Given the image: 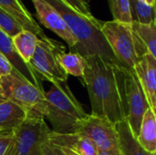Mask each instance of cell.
I'll return each instance as SVG.
<instances>
[{
    "label": "cell",
    "mask_w": 156,
    "mask_h": 155,
    "mask_svg": "<svg viewBox=\"0 0 156 155\" xmlns=\"http://www.w3.org/2000/svg\"><path fill=\"white\" fill-rule=\"evenodd\" d=\"M82 79L86 85L92 115L105 118L112 123L125 120L115 72L117 63L99 56L85 58Z\"/></svg>",
    "instance_id": "cell-1"
},
{
    "label": "cell",
    "mask_w": 156,
    "mask_h": 155,
    "mask_svg": "<svg viewBox=\"0 0 156 155\" xmlns=\"http://www.w3.org/2000/svg\"><path fill=\"white\" fill-rule=\"evenodd\" d=\"M45 1L58 12L77 40L75 48L70 52L79 53L84 58L99 56L108 61L117 63L101 32V21L95 17L88 18L79 14L62 0Z\"/></svg>",
    "instance_id": "cell-2"
},
{
    "label": "cell",
    "mask_w": 156,
    "mask_h": 155,
    "mask_svg": "<svg viewBox=\"0 0 156 155\" xmlns=\"http://www.w3.org/2000/svg\"><path fill=\"white\" fill-rule=\"evenodd\" d=\"M46 104L43 116L58 133L77 132L81 122L88 113L72 93L66 82L52 84L44 92Z\"/></svg>",
    "instance_id": "cell-3"
},
{
    "label": "cell",
    "mask_w": 156,
    "mask_h": 155,
    "mask_svg": "<svg viewBox=\"0 0 156 155\" xmlns=\"http://www.w3.org/2000/svg\"><path fill=\"white\" fill-rule=\"evenodd\" d=\"M115 72L124 118L131 132L134 137H137L144 114L150 106L133 69L116 64Z\"/></svg>",
    "instance_id": "cell-4"
},
{
    "label": "cell",
    "mask_w": 156,
    "mask_h": 155,
    "mask_svg": "<svg viewBox=\"0 0 156 155\" xmlns=\"http://www.w3.org/2000/svg\"><path fill=\"white\" fill-rule=\"evenodd\" d=\"M101 32L117 63L123 68L133 69L137 61L144 55L149 54L137 40L132 24L114 20L102 22Z\"/></svg>",
    "instance_id": "cell-5"
},
{
    "label": "cell",
    "mask_w": 156,
    "mask_h": 155,
    "mask_svg": "<svg viewBox=\"0 0 156 155\" xmlns=\"http://www.w3.org/2000/svg\"><path fill=\"white\" fill-rule=\"evenodd\" d=\"M43 89H39L13 69L12 72L0 78V93L6 100L29 112L44 113L46 100Z\"/></svg>",
    "instance_id": "cell-6"
},
{
    "label": "cell",
    "mask_w": 156,
    "mask_h": 155,
    "mask_svg": "<svg viewBox=\"0 0 156 155\" xmlns=\"http://www.w3.org/2000/svg\"><path fill=\"white\" fill-rule=\"evenodd\" d=\"M50 131L43 115L29 112L13 132L5 155H41V146Z\"/></svg>",
    "instance_id": "cell-7"
},
{
    "label": "cell",
    "mask_w": 156,
    "mask_h": 155,
    "mask_svg": "<svg viewBox=\"0 0 156 155\" xmlns=\"http://www.w3.org/2000/svg\"><path fill=\"white\" fill-rule=\"evenodd\" d=\"M64 51L65 47L55 39L48 37L37 39L29 66L41 80H47L51 84L66 82L68 75L58 59V55Z\"/></svg>",
    "instance_id": "cell-8"
},
{
    "label": "cell",
    "mask_w": 156,
    "mask_h": 155,
    "mask_svg": "<svg viewBox=\"0 0 156 155\" xmlns=\"http://www.w3.org/2000/svg\"><path fill=\"white\" fill-rule=\"evenodd\" d=\"M77 132L87 137L98 152L121 155L115 124L109 120L88 114L81 122Z\"/></svg>",
    "instance_id": "cell-9"
},
{
    "label": "cell",
    "mask_w": 156,
    "mask_h": 155,
    "mask_svg": "<svg viewBox=\"0 0 156 155\" xmlns=\"http://www.w3.org/2000/svg\"><path fill=\"white\" fill-rule=\"evenodd\" d=\"M37 13L39 22L48 29L51 30L61 37L72 50L77 40L69 29L66 22L58 14V12L45 0H31Z\"/></svg>",
    "instance_id": "cell-10"
},
{
    "label": "cell",
    "mask_w": 156,
    "mask_h": 155,
    "mask_svg": "<svg viewBox=\"0 0 156 155\" xmlns=\"http://www.w3.org/2000/svg\"><path fill=\"white\" fill-rule=\"evenodd\" d=\"M133 70L140 81L147 102L156 111V58L151 54L144 55L135 64Z\"/></svg>",
    "instance_id": "cell-11"
},
{
    "label": "cell",
    "mask_w": 156,
    "mask_h": 155,
    "mask_svg": "<svg viewBox=\"0 0 156 155\" xmlns=\"http://www.w3.org/2000/svg\"><path fill=\"white\" fill-rule=\"evenodd\" d=\"M0 53L8 60L14 69L19 72L24 78H26L37 88L43 89L42 80L36 74L31 67L25 63L20 58L13 44L12 37L7 36L2 30H0Z\"/></svg>",
    "instance_id": "cell-12"
},
{
    "label": "cell",
    "mask_w": 156,
    "mask_h": 155,
    "mask_svg": "<svg viewBox=\"0 0 156 155\" xmlns=\"http://www.w3.org/2000/svg\"><path fill=\"white\" fill-rule=\"evenodd\" d=\"M47 139L56 147L67 148L80 155H98V151L93 143L87 137L78 132L64 134L50 130Z\"/></svg>",
    "instance_id": "cell-13"
},
{
    "label": "cell",
    "mask_w": 156,
    "mask_h": 155,
    "mask_svg": "<svg viewBox=\"0 0 156 155\" xmlns=\"http://www.w3.org/2000/svg\"><path fill=\"white\" fill-rule=\"evenodd\" d=\"M0 7L9 14L24 30L33 33L38 39L47 37L21 0H0Z\"/></svg>",
    "instance_id": "cell-14"
},
{
    "label": "cell",
    "mask_w": 156,
    "mask_h": 155,
    "mask_svg": "<svg viewBox=\"0 0 156 155\" xmlns=\"http://www.w3.org/2000/svg\"><path fill=\"white\" fill-rule=\"evenodd\" d=\"M28 112L6 100L0 103V134L13 133L27 119Z\"/></svg>",
    "instance_id": "cell-15"
},
{
    "label": "cell",
    "mask_w": 156,
    "mask_h": 155,
    "mask_svg": "<svg viewBox=\"0 0 156 155\" xmlns=\"http://www.w3.org/2000/svg\"><path fill=\"white\" fill-rule=\"evenodd\" d=\"M121 155H156L145 151L131 132L126 120L115 123Z\"/></svg>",
    "instance_id": "cell-16"
},
{
    "label": "cell",
    "mask_w": 156,
    "mask_h": 155,
    "mask_svg": "<svg viewBox=\"0 0 156 155\" xmlns=\"http://www.w3.org/2000/svg\"><path fill=\"white\" fill-rule=\"evenodd\" d=\"M136 139L145 151L156 154V116L151 108L144 114Z\"/></svg>",
    "instance_id": "cell-17"
},
{
    "label": "cell",
    "mask_w": 156,
    "mask_h": 155,
    "mask_svg": "<svg viewBox=\"0 0 156 155\" xmlns=\"http://www.w3.org/2000/svg\"><path fill=\"white\" fill-rule=\"evenodd\" d=\"M132 29L138 41L147 52L156 58V22L151 24L133 22Z\"/></svg>",
    "instance_id": "cell-18"
},
{
    "label": "cell",
    "mask_w": 156,
    "mask_h": 155,
    "mask_svg": "<svg viewBox=\"0 0 156 155\" xmlns=\"http://www.w3.org/2000/svg\"><path fill=\"white\" fill-rule=\"evenodd\" d=\"M37 37L31 32L22 30L12 37L13 44L23 61L29 65V62L35 52Z\"/></svg>",
    "instance_id": "cell-19"
},
{
    "label": "cell",
    "mask_w": 156,
    "mask_h": 155,
    "mask_svg": "<svg viewBox=\"0 0 156 155\" xmlns=\"http://www.w3.org/2000/svg\"><path fill=\"white\" fill-rule=\"evenodd\" d=\"M58 59L61 68L68 76L71 75L82 78L86 68V59L84 57L76 52L66 53L64 51L58 55Z\"/></svg>",
    "instance_id": "cell-20"
},
{
    "label": "cell",
    "mask_w": 156,
    "mask_h": 155,
    "mask_svg": "<svg viewBox=\"0 0 156 155\" xmlns=\"http://www.w3.org/2000/svg\"><path fill=\"white\" fill-rule=\"evenodd\" d=\"M133 22L151 24L156 22L155 5L146 4L142 0H129Z\"/></svg>",
    "instance_id": "cell-21"
},
{
    "label": "cell",
    "mask_w": 156,
    "mask_h": 155,
    "mask_svg": "<svg viewBox=\"0 0 156 155\" xmlns=\"http://www.w3.org/2000/svg\"><path fill=\"white\" fill-rule=\"evenodd\" d=\"M110 8L114 21L125 24H132L130 1L129 0H109Z\"/></svg>",
    "instance_id": "cell-22"
},
{
    "label": "cell",
    "mask_w": 156,
    "mask_h": 155,
    "mask_svg": "<svg viewBox=\"0 0 156 155\" xmlns=\"http://www.w3.org/2000/svg\"><path fill=\"white\" fill-rule=\"evenodd\" d=\"M0 30L13 37L24 29L9 14L0 7Z\"/></svg>",
    "instance_id": "cell-23"
},
{
    "label": "cell",
    "mask_w": 156,
    "mask_h": 155,
    "mask_svg": "<svg viewBox=\"0 0 156 155\" xmlns=\"http://www.w3.org/2000/svg\"><path fill=\"white\" fill-rule=\"evenodd\" d=\"M63 2L82 16L88 18L94 17L90 10L89 3L87 0H63Z\"/></svg>",
    "instance_id": "cell-24"
},
{
    "label": "cell",
    "mask_w": 156,
    "mask_h": 155,
    "mask_svg": "<svg viewBox=\"0 0 156 155\" xmlns=\"http://www.w3.org/2000/svg\"><path fill=\"white\" fill-rule=\"evenodd\" d=\"M13 70V67L8 60L0 53V78L10 74Z\"/></svg>",
    "instance_id": "cell-25"
},
{
    "label": "cell",
    "mask_w": 156,
    "mask_h": 155,
    "mask_svg": "<svg viewBox=\"0 0 156 155\" xmlns=\"http://www.w3.org/2000/svg\"><path fill=\"white\" fill-rule=\"evenodd\" d=\"M41 155H61L59 153V152L58 151V149L52 145L48 139H46L44 141V143H42L41 146Z\"/></svg>",
    "instance_id": "cell-26"
},
{
    "label": "cell",
    "mask_w": 156,
    "mask_h": 155,
    "mask_svg": "<svg viewBox=\"0 0 156 155\" xmlns=\"http://www.w3.org/2000/svg\"><path fill=\"white\" fill-rule=\"evenodd\" d=\"M13 133L10 134H0V155H5L6 149L10 143Z\"/></svg>",
    "instance_id": "cell-27"
},
{
    "label": "cell",
    "mask_w": 156,
    "mask_h": 155,
    "mask_svg": "<svg viewBox=\"0 0 156 155\" xmlns=\"http://www.w3.org/2000/svg\"><path fill=\"white\" fill-rule=\"evenodd\" d=\"M56 147V146H55ZM58 149V151L59 152V153L61 155H80L69 149H67V148H63V147H56Z\"/></svg>",
    "instance_id": "cell-28"
},
{
    "label": "cell",
    "mask_w": 156,
    "mask_h": 155,
    "mask_svg": "<svg viewBox=\"0 0 156 155\" xmlns=\"http://www.w3.org/2000/svg\"><path fill=\"white\" fill-rule=\"evenodd\" d=\"M144 2H145L146 4L148 5H155V0H142Z\"/></svg>",
    "instance_id": "cell-29"
},
{
    "label": "cell",
    "mask_w": 156,
    "mask_h": 155,
    "mask_svg": "<svg viewBox=\"0 0 156 155\" xmlns=\"http://www.w3.org/2000/svg\"><path fill=\"white\" fill-rule=\"evenodd\" d=\"M5 100H6V98H5L3 94L0 93V103L3 102V101H5Z\"/></svg>",
    "instance_id": "cell-30"
},
{
    "label": "cell",
    "mask_w": 156,
    "mask_h": 155,
    "mask_svg": "<svg viewBox=\"0 0 156 155\" xmlns=\"http://www.w3.org/2000/svg\"><path fill=\"white\" fill-rule=\"evenodd\" d=\"M98 155H111V154L106 153H102V152H98Z\"/></svg>",
    "instance_id": "cell-31"
},
{
    "label": "cell",
    "mask_w": 156,
    "mask_h": 155,
    "mask_svg": "<svg viewBox=\"0 0 156 155\" xmlns=\"http://www.w3.org/2000/svg\"><path fill=\"white\" fill-rule=\"evenodd\" d=\"M62 1H63V0H62Z\"/></svg>",
    "instance_id": "cell-32"
}]
</instances>
